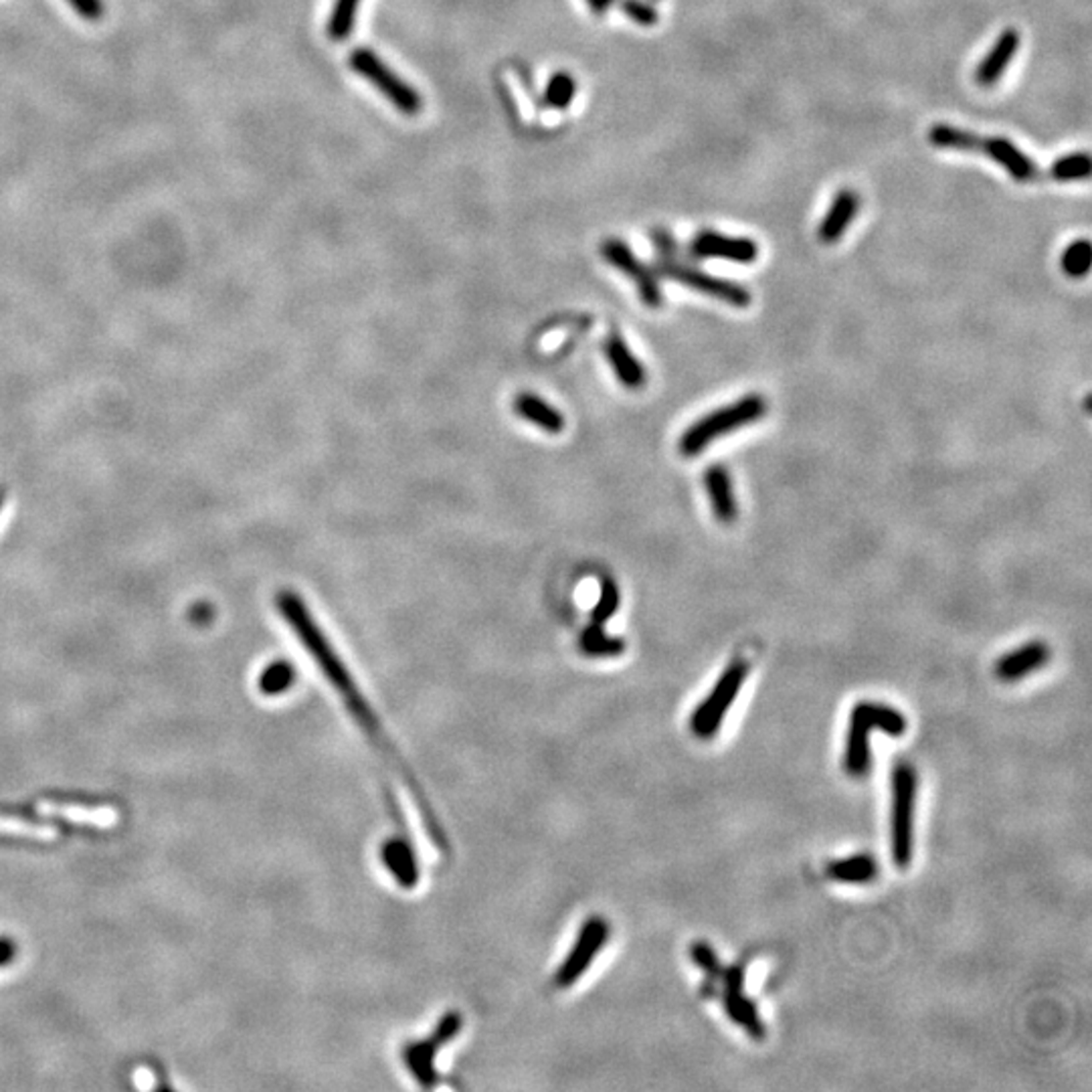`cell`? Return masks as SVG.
Listing matches in <instances>:
<instances>
[{
    "label": "cell",
    "mask_w": 1092,
    "mask_h": 1092,
    "mask_svg": "<svg viewBox=\"0 0 1092 1092\" xmlns=\"http://www.w3.org/2000/svg\"><path fill=\"white\" fill-rule=\"evenodd\" d=\"M609 934H611V926L603 917H591L589 921H585V925L577 934L575 945L571 947L563 965L558 967V972L552 977L554 987L567 989L575 985L581 979V975L593 965V961H595V957L601 953L603 945L609 941Z\"/></svg>",
    "instance_id": "8"
},
{
    "label": "cell",
    "mask_w": 1092,
    "mask_h": 1092,
    "mask_svg": "<svg viewBox=\"0 0 1092 1092\" xmlns=\"http://www.w3.org/2000/svg\"><path fill=\"white\" fill-rule=\"evenodd\" d=\"M461 1025H463L461 1014L450 1012L440 1021H437L431 1036H427L419 1042H411L407 1048L403 1050L404 1067L409 1068V1072L415 1076V1080L421 1086L429 1088V1086H435L437 1080H440V1074H437V1070H435V1056L448 1042H451L459 1034Z\"/></svg>",
    "instance_id": "7"
},
{
    "label": "cell",
    "mask_w": 1092,
    "mask_h": 1092,
    "mask_svg": "<svg viewBox=\"0 0 1092 1092\" xmlns=\"http://www.w3.org/2000/svg\"><path fill=\"white\" fill-rule=\"evenodd\" d=\"M579 647L585 655H589V658H617V655L626 651L628 643L623 638L609 636L603 630V626L589 623L585 632L581 634Z\"/></svg>",
    "instance_id": "21"
},
{
    "label": "cell",
    "mask_w": 1092,
    "mask_h": 1092,
    "mask_svg": "<svg viewBox=\"0 0 1092 1092\" xmlns=\"http://www.w3.org/2000/svg\"><path fill=\"white\" fill-rule=\"evenodd\" d=\"M360 0H334L328 19V37L332 41H345L353 35Z\"/></svg>",
    "instance_id": "22"
},
{
    "label": "cell",
    "mask_w": 1092,
    "mask_h": 1092,
    "mask_svg": "<svg viewBox=\"0 0 1092 1092\" xmlns=\"http://www.w3.org/2000/svg\"><path fill=\"white\" fill-rule=\"evenodd\" d=\"M907 716L900 710L878 702H858L850 712L844 751L846 773L850 777H864L870 771V733L874 729L884 731L892 736H902L907 733Z\"/></svg>",
    "instance_id": "1"
},
{
    "label": "cell",
    "mask_w": 1092,
    "mask_h": 1092,
    "mask_svg": "<svg viewBox=\"0 0 1092 1092\" xmlns=\"http://www.w3.org/2000/svg\"><path fill=\"white\" fill-rule=\"evenodd\" d=\"M605 356L615 372L617 381L630 389V391H640L645 387L647 381V374L643 364L636 358V355L630 351L628 342L623 340L617 332H613L607 340H605Z\"/></svg>",
    "instance_id": "16"
},
{
    "label": "cell",
    "mask_w": 1092,
    "mask_h": 1092,
    "mask_svg": "<svg viewBox=\"0 0 1092 1092\" xmlns=\"http://www.w3.org/2000/svg\"><path fill=\"white\" fill-rule=\"evenodd\" d=\"M915 805L917 771L909 763L892 769V807H890V848L896 868H907L915 850Z\"/></svg>",
    "instance_id": "3"
},
{
    "label": "cell",
    "mask_w": 1092,
    "mask_h": 1092,
    "mask_svg": "<svg viewBox=\"0 0 1092 1092\" xmlns=\"http://www.w3.org/2000/svg\"><path fill=\"white\" fill-rule=\"evenodd\" d=\"M651 241H653L655 247L660 249V254L664 256V260H678V258H676L678 243H676V239H674L668 231H664V229H655V231H651Z\"/></svg>",
    "instance_id": "30"
},
{
    "label": "cell",
    "mask_w": 1092,
    "mask_h": 1092,
    "mask_svg": "<svg viewBox=\"0 0 1092 1092\" xmlns=\"http://www.w3.org/2000/svg\"><path fill=\"white\" fill-rule=\"evenodd\" d=\"M601 256L617 271L626 273L632 279L641 302L647 308H660L664 304V292L658 275L632 252L628 243L619 239H607L601 243Z\"/></svg>",
    "instance_id": "9"
},
{
    "label": "cell",
    "mask_w": 1092,
    "mask_h": 1092,
    "mask_svg": "<svg viewBox=\"0 0 1092 1092\" xmlns=\"http://www.w3.org/2000/svg\"><path fill=\"white\" fill-rule=\"evenodd\" d=\"M658 271L664 277L674 279L676 284H680L684 288H690L698 294L710 296L714 300L725 302V304L735 306V308H748L753 302L751 292H748L744 286H740L738 282L710 275L706 271H700L696 267L686 265L678 260H664L662 258V261L658 263Z\"/></svg>",
    "instance_id": "6"
},
{
    "label": "cell",
    "mask_w": 1092,
    "mask_h": 1092,
    "mask_svg": "<svg viewBox=\"0 0 1092 1092\" xmlns=\"http://www.w3.org/2000/svg\"><path fill=\"white\" fill-rule=\"evenodd\" d=\"M690 955H692V961L696 963L698 970H702L708 977H712V979L721 977L725 967L721 965L719 957H716L714 949L708 943H702V941L694 943L692 949H690Z\"/></svg>",
    "instance_id": "28"
},
{
    "label": "cell",
    "mask_w": 1092,
    "mask_h": 1092,
    "mask_svg": "<svg viewBox=\"0 0 1092 1092\" xmlns=\"http://www.w3.org/2000/svg\"><path fill=\"white\" fill-rule=\"evenodd\" d=\"M68 3L85 19H100L104 13L102 0H68Z\"/></svg>",
    "instance_id": "31"
},
{
    "label": "cell",
    "mask_w": 1092,
    "mask_h": 1092,
    "mask_svg": "<svg viewBox=\"0 0 1092 1092\" xmlns=\"http://www.w3.org/2000/svg\"><path fill=\"white\" fill-rule=\"evenodd\" d=\"M828 877L841 884H868L878 877V864L868 854L835 860L828 866Z\"/></svg>",
    "instance_id": "20"
},
{
    "label": "cell",
    "mask_w": 1092,
    "mask_h": 1092,
    "mask_svg": "<svg viewBox=\"0 0 1092 1092\" xmlns=\"http://www.w3.org/2000/svg\"><path fill=\"white\" fill-rule=\"evenodd\" d=\"M1090 258L1092 249L1086 239H1078L1070 243L1063 254V269L1070 277H1084L1090 271Z\"/></svg>",
    "instance_id": "27"
},
{
    "label": "cell",
    "mask_w": 1092,
    "mask_h": 1092,
    "mask_svg": "<svg viewBox=\"0 0 1092 1092\" xmlns=\"http://www.w3.org/2000/svg\"><path fill=\"white\" fill-rule=\"evenodd\" d=\"M1050 662V647L1044 641H1029L1002 655L995 664V676L1004 682H1018L1034 674Z\"/></svg>",
    "instance_id": "14"
},
{
    "label": "cell",
    "mask_w": 1092,
    "mask_h": 1092,
    "mask_svg": "<svg viewBox=\"0 0 1092 1092\" xmlns=\"http://www.w3.org/2000/svg\"><path fill=\"white\" fill-rule=\"evenodd\" d=\"M1020 43H1021V37L1018 33V28L1010 26V28L1002 30L1000 37L995 39L993 47L987 51V55L977 66L975 83L981 85V87H993L997 81H1000L1004 77L1006 70L1012 66L1014 57L1018 55Z\"/></svg>",
    "instance_id": "13"
},
{
    "label": "cell",
    "mask_w": 1092,
    "mask_h": 1092,
    "mask_svg": "<svg viewBox=\"0 0 1092 1092\" xmlns=\"http://www.w3.org/2000/svg\"><path fill=\"white\" fill-rule=\"evenodd\" d=\"M383 864L391 872V877L403 888H413L419 880V864L415 858V850L407 835H395L383 844Z\"/></svg>",
    "instance_id": "18"
},
{
    "label": "cell",
    "mask_w": 1092,
    "mask_h": 1092,
    "mask_svg": "<svg viewBox=\"0 0 1092 1092\" xmlns=\"http://www.w3.org/2000/svg\"><path fill=\"white\" fill-rule=\"evenodd\" d=\"M1092 170V161L1086 152H1074L1068 156L1058 159L1048 174L1058 182H1072V180H1086Z\"/></svg>",
    "instance_id": "24"
},
{
    "label": "cell",
    "mask_w": 1092,
    "mask_h": 1092,
    "mask_svg": "<svg viewBox=\"0 0 1092 1092\" xmlns=\"http://www.w3.org/2000/svg\"><path fill=\"white\" fill-rule=\"evenodd\" d=\"M294 682H296V668L286 660H277L261 672L260 690L265 696H277L288 692Z\"/></svg>",
    "instance_id": "23"
},
{
    "label": "cell",
    "mask_w": 1092,
    "mask_h": 1092,
    "mask_svg": "<svg viewBox=\"0 0 1092 1092\" xmlns=\"http://www.w3.org/2000/svg\"><path fill=\"white\" fill-rule=\"evenodd\" d=\"M767 413V401L753 393L744 395L738 401L725 404L721 409H714L712 413L700 417L692 423L680 437V453L684 457H696L712 442L721 440L725 435H731L746 425L757 423Z\"/></svg>",
    "instance_id": "2"
},
{
    "label": "cell",
    "mask_w": 1092,
    "mask_h": 1092,
    "mask_svg": "<svg viewBox=\"0 0 1092 1092\" xmlns=\"http://www.w3.org/2000/svg\"><path fill=\"white\" fill-rule=\"evenodd\" d=\"M611 3H613V0H589L591 9H593V11H595L597 15L605 13V11H607V9L611 7Z\"/></svg>",
    "instance_id": "33"
},
{
    "label": "cell",
    "mask_w": 1092,
    "mask_h": 1092,
    "mask_svg": "<svg viewBox=\"0 0 1092 1092\" xmlns=\"http://www.w3.org/2000/svg\"><path fill=\"white\" fill-rule=\"evenodd\" d=\"M621 13L641 26H653L660 21L658 11H655L651 5H647L645 0H623Z\"/></svg>",
    "instance_id": "29"
},
{
    "label": "cell",
    "mask_w": 1092,
    "mask_h": 1092,
    "mask_svg": "<svg viewBox=\"0 0 1092 1092\" xmlns=\"http://www.w3.org/2000/svg\"><path fill=\"white\" fill-rule=\"evenodd\" d=\"M15 957V943L9 939H0V965L9 963Z\"/></svg>",
    "instance_id": "32"
},
{
    "label": "cell",
    "mask_w": 1092,
    "mask_h": 1092,
    "mask_svg": "<svg viewBox=\"0 0 1092 1092\" xmlns=\"http://www.w3.org/2000/svg\"><path fill=\"white\" fill-rule=\"evenodd\" d=\"M3 500H5V492L0 490V506H3Z\"/></svg>",
    "instance_id": "34"
},
{
    "label": "cell",
    "mask_w": 1092,
    "mask_h": 1092,
    "mask_svg": "<svg viewBox=\"0 0 1092 1092\" xmlns=\"http://www.w3.org/2000/svg\"><path fill=\"white\" fill-rule=\"evenodd\" d=\"M725 983L723 989V1002H725V1010L729 1014V1018L742 1025L748 1034L753 1038H763L765 1036V1025L759 1018L757 1006L748 1000L746 993H744V970L742 965H733L729 970H723L721 977Z\"/></svg>",
    "instance_id": "11"
},
{
    "label": "cell",
    "mask_w": 1092,
    "mask_h": 1092,
    "mask_svg": "<svg viewBox=\"0 0 1092 1092\" xmlns=\"http://www.w3.org/2000/svg\"><path fill=\"white\" fill-rule=\"evenodd\" d=\"M351 68L364 77L370 85L377 87L379 93L404 116H417L423 110V100L419 91L403 81L377 53L368 49H356L351 55Z\"/></svg>",
    "instance_id": "5"
},
{
    "label": "cell",
    "mask_w": 1092,
    "mask_h": 1092,
    "mask_svg": "<svg viewBox=\"0 0 1092 1092\" xmlns=\"http://www.w3.org/2000/svg\"><path fill=\"white\" fill-rule=\"evenodd\" d=\"M619 587L613 579H603L601 581V593H599V601L595 603L591 611V623H595V626H605V623L617 613L619 609Z\"/></svg>",
    "instance_id": "26"
},
{
    "label": "cell",
    "mask_w": 1092,
    "mask_h": 1092,
    "mask_svg": "<svg viewBox=\"0 0 1092 1092\" xmlns=\"http://www.w3.org/2000/svg\"><path fill=\"white\" fill-rule=\"evenodd\" d=\"M690 256L696 260H725L746 265L757 261L759 245L748 237H731L719 231L704 229L690 241Z\"/></svg>",
    "instance_id": "10"
},
{
    "label": "cell",
    "mask_w": 1092,
    "mask_h": 1092,
    "mask_svg": "<svg viewBox=\"0 0 1092 1092\" xmlns=\"http://www.w3.org/2000/svg\"><path fill=\"white\" fill-rule=\"evenodd\" d=\"M514 411L524 421L537 425L546 433H560L565 429V417L558 409H554L550 403L541 399L535 393H520L514 401Z\"/></svg>",
    "instance_id": "19"
},
{
    "label": "cell",
    "mask_w": 1092,
    "mask_h": 1092,
    "mask_svg": "<svg viewBox=\"0 0 1092 1092\" xmlns=\"http://www.w3.org/2000/svg\"><path fill=\"white\" fill-rule=\"evenodd\" d=\"M748 676V664L736 658L729 664L723 676L716 680L710 694L696 706L690 719V729L698 738H712L725 723V716L731 710L735 698L738 696L742 684Z\"/></svg>",
    "instance_id": "4"
},
{
    "label": "cell",
    "mask_w": 1092,
    "mask_h": 1092,
    "mask_svg": "<svg viewBox=\"0 0 1092 1092\" xmlns=\"http://www.w3.org/2000/svg\"><path fill=\"white\" fill-rule=\"evenodd\" d=\"M704 486L714 518L723 524H733L738 516V502L727 467L710 465L704 474Z\"/></svg>",
    "instance_id": "17"
},
{
    "label": "cell",
    "mask_w": 1092,
    "mask_h": 1092,
    "mask_svg": "<svg viewBox=\"0 0 1092 1092\" xmlns=\"http://www.w3.org/2000/svg\"><path fill=\"white\" fill-rule=\"evenodd\" d=\"M577 96V79L569 71H558L545 89V104L552 110H567Z\"/></svg>",
    "instance_id": "25"
},
{
    "label": "cell",
    "mask_w": 1092,
    "mask_h": 1092,
    "mask_svg": "<svg viewBox=\"0 0 1092 1092\" xmlns=\"http://www.w3.org/2000/svg\"><path fill=\"white\" fill-rule=\"evenodd\" d=\"M860 195L854 189H841L835 193V197L831 199V205L828 209V213L824 214L820 229H818V237L822 243L826 245H833L837 243L844 233L848 231V227L854 223V218L860 211Z\"/></svg>",
    "instance_id": "15"
},
{
    "label": "cell",
    "mask_w": 1092,
    "mask_h": 1092,
    "mask_svg": "<svg viewBox=\"0 0 1092 1092\" xmlns=\"http://www.w3.org/2000/svg\"><path fill=\"white\" fill-rule=\"evenodd\" d=\"M973 152H983L987 159L1000 165L1014 180L1018 182H1032L1040 176L1038 165L1029 159V156L1018 148L1006 136H979L975 140Z\"/></svg>",
    "instance_id": "12"
}]
</instances>
